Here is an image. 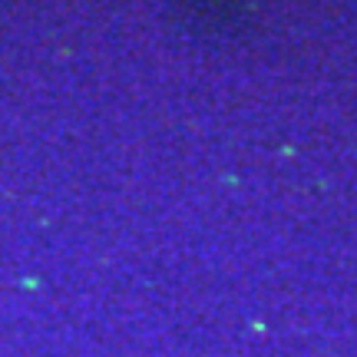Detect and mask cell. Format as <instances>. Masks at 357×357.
<instances>
[]
</instances>
